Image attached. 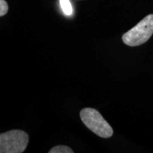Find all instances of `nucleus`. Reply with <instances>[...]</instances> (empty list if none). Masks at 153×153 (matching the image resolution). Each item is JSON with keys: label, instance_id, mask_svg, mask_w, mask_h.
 I'll return each instance as SVG.
<instances>
[{"label": "nucleus", "instance_id": "1", "mask_svg": "<svg viewBox=\"0 0 153 153\" xmlns=\"http://www.w3.org/2000/svg\"><path fill=\"white\" fill-rule=\"evenodd\" d=\"M80 118L88 128L99 137L108 138L114 134V131L108 122L94 108H85L82 109Z\"/></svg>", "mask_w": 153, "mask_h": 153}, {"label": "nucleus", "instance_id": "2", "mask_svg": "<svg viewBox=\"0 0 153 153\" xmlns=\"http://www.w3.org/2000/svg\"><path fill=\"white\" fill-rule=\"evenodd\" d=\"M153 34V14H149L136 26L126 32L122 40L128 46H138L150 39Z\"/></svg>", "mask_w": 153, "mask_h": 153}, {"label": "nucleus", "instance_id": "3", "mask_svg": "<svg viewBox=\"0 0 153 153\" xmlns=\"http://www.w3.org/2000/svg\"><path fill=\"white\" fill-rule=\"evenodd\" d=\"M28 134L22 130H12L0 135V152L22 153L28 143Z\"/></svg>", "mask_w": 153, "mask_h": 153}, {"label": "nucleus", "instance_id": "4", "mask_svg": "<svg viewBox=\"0 0 153 153\" xmlns=\"http://www.w3.org/2000/svg\"><path fill=\"white\" fill-rule=\"evenodd\" d=\"M49 153H73L74 151L66 145H57L53 148Z\"/></svg>", "mask_w": 153, "mask_h": 153}, {"label": "nucleus", "instance_id": "5", "mask_svg": "<svg viewBox=\"0 0 153 153\" xmlns=\"http://www.w3.org/2000/svg\"><path fill=\"white\" fill-rule=\"evenodd\" d=\"M60 4L65 14L68 16L72 14V7L70 0H60Z\"/></svg>", "mask_w": 153, "mask_h": 153}, {"label": "nucleus", "instance_id": "6", "mask_svg": "<svg viewBox=\"0 0 153 153\" xmlns=\"http://www.w3.org/2000/svg\"><path fill=\"white\" fill-rule=\"evenodd\" d=\"M9 10V7L5 0H0V16H3Z\"/></svg>", "mask_w": 153, "mask_h": 153}]
</instances>
